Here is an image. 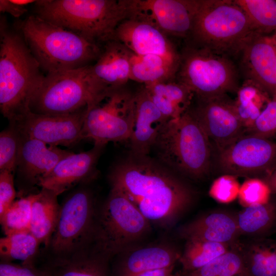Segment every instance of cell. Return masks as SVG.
Returning <instances> with one entry per match:
<instances>
[{"instance_id":"cell-2","label":"cell","mask_w":276,"mask_h":276,"mask_svg":"<svg viewBox=\"0 0 276 276\" xmlns=\"http://www.w3.org/2000/svg\"><path fill=\"white\" fill-rule=\"evenodd\" d=\"M20 33L0 26V108L13 122L29 111L34 94L44 76Z\"/></svg>"},{"instance_id":"cell-40","label":"cell","mask_w":276,"mask_h":276,"mask_svg":"<svg viewBox=\"0 0 276 276\" xmlns=\"http://www.w3.org/2000/svg\"><path fill=\"white\" fill-rule=\"evenodd\" d=\"M0 276H51L42 268L34 265L17 264L12 262L1 261Z\"/></svg>"},{"instance_id":"cell-31","label":"cell","mask_w":276,"mask_h":276,"mask_svg":"<svg viewBox=\"0 0 276 276\" xmlns=\"http://www.w3.org/2000/svg\"><path fill=\"white\" fill-rule=\"evenodd\" d=\"M173 276H246L242 244L198 269L179 270Z\"/></svg>"},{"instance_id":"cell-11","label":"cell","mask_w":276,"mask_h":276,"mask_svg":"<svg viewBox=\"0 0 276 276\" xmlns=\"http://www.w3.org/2000/svg\"><path fill=\"white\" fill-rule=\"evenodd\" d=\"M98 211L87 188H79L66 197L50 244L55 256L68 255L92 244Z\"/></svg>"},{"instance_id":"cell-23","label":"cell","mask_w":276,"mask_h":276,"mask_svg":"<svg viewBox=\"0 0 276 276\" xmlns=\"http://www.w3.org/2000/svg\"><path fill=\"white\" fill-rule=\"evenodd\" d=\"M178 233L185 240L198 239L227 244L239 243L241 236L236 215L225 212L199 216L180 227Z\"/></svg>"},{"instance_id":"cell-44","label":"cell","mask_w":276,"mask_h":276,"mask_svg":"<svg viewBox=\"0 0 276 276\" xmlns=\"http://www.w3.org/2000/svg\"><path fill=\"white\" fill-rule=\"evenodd\" d=\"M263 180L269 187L271 193L276 194V167Z\"/></svg>"},{"instance_id":"cell-33","label":"cell","mask_w":276,"mask_h":276,"mask_svg":"<svg viewBox=\"0 0 276 276\" xmlns=\"http://www.w3.org/2000/svg\"><path fill=\"white\" fill-rule=\"evenodd\" d=\"M248 16L256 32L272 35L276 32V0H234Z\"/></svg>"},{"instance_id":"cell-35","label":"cell","mask_w":276,"mask_h":276,"mask_svg":"<svg viewBox=\"0 0 276 276\" xmlns=\"http://www.w3.org/2000/svg\"><path fill=\"white\" fill-rule=\"evenodd\" d=\"M144 86L149 91L165 98L182 114L191 106L194 96L186 86L174 80Z\"/></svg>"},{"instance_id":"cell-43","label":"cell","mask_w":276,"mask_h":276,"mask_svg":"<svg viewBox=\"0 0 276 276\" xmlns=\"http://www.w3.org/2000/svg\"><path fill=\"white\" fill-rule=\"evenodd\" d=\"M175 266L153 270L144 272L137 276H173Z\"/></svg>"},{"instance_id":"cell-46","label":"cell","mask_w":276,"mask_h":276,"mask_svg":"<svg viewBox=\"0 0 276 276\" xmlns=\"http://www.w3.org/2000/svg\"><path fill=\"white\" fill-rule=\"evenodd\" d=\"M273 37V38L274 39V41H275V44H276V32L275 33H274L273 34H272Z\"/></svg>"},{"instance_id":"cell-29","label":"cell","mask_w":276,"mask_h":276,"mask_svg":"<svg viewBox=\"0 0 276 276\" xmlns=\"http://www.w3.org/2000/svg\"><path fill=\"white\" fill-rule=\"evenodd\" d=\"M240 243L227 244L198 239L186 240L178 260L181 266L180 270L190 271L198 269Z\"/></svg>"},{"instance_id":"cell-27","label":"cell","mask_w":276,"mask_h":276,"mask_svg":"<svg viewBox=\"0 0 276 276\" xmlns=\"http://www.w3.org/2000/svg\"><path fill=\"white\" fill-rule=\"evenodd\" d=\"M130 52V80L149 85L173 81L178 67L155 55H138Z\"/></svg>"},{"instance_id":"cell-10","label":"cell","mask_w":276,"mask_h":276,"mask_svg":"<svg viewBox=\"0 0 276 276\" xmlns=\"http://www.w3.org/2000/svg\"><path fill=\"white\" fill-rule=\"evenodd\" d=\"M135 93L121 87L100 93L86 108L83 135L96 144L128 141L133 121Z\"/></svg>"},{"instance_id":"cell-32","label":"cell","mask_w":276,"mask_h":276,"mask_svg":"<svg viewBox=\"0 0 276 276\" xmlns=\"http://www.w3.org/2000/svg\"><path fill=\"white\" fill-rule=\"evenodd\" d=\"M40 245V242L30 231L6 235L0 239L1 261L20 260L22 264L34 265Z\"/></svg>"},{"instance_id":"cell-30","label":"cell","mask_w":276,"mask_h":276,"mask_svg":"<svg viewBox=\"0 0 276 276\" xmlns=\"http://www.w3.org/2000/svg\"><path fill=\"white\" fill-rule=\"evenodd\" d=\"M270 99L253 82L244 80L237 91V97L234 100V103L237 114L245 131L253 126Z\"/></svg>"},{"instance_id":"cell-42","label":"cell","mask_w":276,"mask_h":276,"mask_svg":"<svg viewBox=\"0 0 276 276\" xmlns=\"http://www.w3.org/2000/svg\"><path fill=\"white\" fill-rule=\"evenodd\" d=\"M27 9L26 6L17 4L12 0H0V11L8 13L14 17H19Z\"/></svg>"},{"instance_id":"cell-26","label":"cell","mask_w":276,"mask_h":276,"mask_svg":"<svg viewBox=\"0 0 276 276\" xmlns=\"http://www.w3.org/2000/svg\"><path fill=\"white\" fill-rule=\"evenodd\" d=\"M246 276H276V241L255 238L242 244Z\"/></svg>"},{"instance_id":"cell-16","label":"cell","mask_w":276,"mask_h":276,"mask_svg":"<svg viewBox=\"0 0 276 276\" xmlns=\"http://www.w3.org/2000/svg\"><path fill=\"white\" fill-rule=\"evenodd\" d=\"M239 72L263 90L276 97V44L272 35L254 32L244 42L238 55Z\"/></svg>"},{"instance_id":"cell-36","label":"cell","mask_w":276,"mask_h":276,"mask_svg":"<svg viewBox=\"0 0 276 276\" xmlns=\"http://www.w3.org/2000/svg\"><path fill=\"white\" fill-rule=\"evenodd\" d=\"M20 135L11 125L0 133V171L14 173L20 144Z\"/></svg>"},{"instance_id":"cell-20","label":"cell","mask_w":276,"mask_h":276,"mask_svg":"<svg viewBox=\"0 0 276 276\" xmlns=\"http://www.w3.org/2000/svg\"><path fill=\"white\" fill-rule=\"evenodd\" d=\"M20 135L16 170L25 188L38 186L40 179L48 175L61 159L72 153L57 146Z\"/></svg>"},{"instance_id":"cell-39","label":"cell","mask_w":276,"mask_h":276,"mask_svg":"<svg viewBox=\"0 0 276 276\" xmlns=\"http://www.w3.org/2000/svg\"><path fill=\"white\" fill-rule=\"evenodd\" d=\"M237 176L224 174L216 178L209 190L210 196L221 203H228L238 197L240 186Z\"/></svg>"},{"instance_id":"cell-13","label":"cell","mask_w":276,"mask_h":276,"mask_svg":"<svg viewBox=\"0 0 276 276\" xmlns=\"http://www.w3.org/2000/svg\"><path fill=\"white\" fill-rule=\"evenodd\" d=\"M86 108L61 116L39 114L29 111L10 125L22 136L51 146H72L84 139Z\"/></svg>"},{"instance_id":"cell-8","label":"cell","mask_w":276,"mask_h":276,"mask_svg":"<svg viewBox=\"0 0 276 276\" xmlns=\"http://www.w3.org/2000/svg\"><path fill=\"white\" fill-rule=\"evenodd\" d=\"M177 81L197 98H209L237 91L239 72L230 57L192 43L180 53Z\"/></svg>"},{"instance_id":"cell-38","label":"cell","mask_w":276,"mask_h":276,"mask_svg":"<svg viewBox=\"0 0 276 276\" xmlns=\"http://www.w3.org/2000/svg\"><path fill=\"white\" fill-rule=\"evenodd\" d=\"M245 134L272 140L276 139V97L271 99Z\"/></svg>"},{"instance_id":"cell-18","label":"cell","mask_w":276,"mask_h":276,"mask_svg":"<svg viewBox=\"0 0 276 276\" xmlns=\"http://www.w3.org/2000/svg\"><path fill=\"white\" fill-rule=\"evenodd\" d=\"M180 255L181 251L169 242L136 245L113 258L111 276H137L148 271L175 266Z\"/></svg>"},{"instance_id":"cell-6","label":"cell","mask_w":276,"mask_h":276,"mask_svg":"<svg viewBox=\"0 0 276 276\" xmlns=\"http://www.w3.org/2000/svg\"><path fill=\"white\" fill-rule=\"evenodd\" d=\"M255 31L245 12L232 0H200L192 44L220 54L237 56Z\"/></svg>"},{"instance_id":"cell-4","label":"cell","mask_w":276,"mask_h":276,"mask_svg":"<svg viewBox=\"0 0 276 276\" xmlns=\"http://www.w3.org/2000/svg\"><path fill=\"white\" fill-rule=\"evenodd\" d=\"M18 29L41 68L47 74L90 65L89 63L96 61L102 51L100 44L35 14L21 21Z\"/></svg>"},{"instance_id":"cell-28","label":"cell","mask_w":276,"mask_h":276,"mask_svg":"<svg viewBox=\"0 0 276 276\" xmlns=\"http://www.w3.org/2000/svg\"><path fill=\"white\" fill-rule=\"evenodd\" d=\"M241 235L261 238L276 225V203L269 201L244 208L236 215Z\"/></svg>"},{"instance_id":"cell-19","label":"cell","mask_w":276,"mask_h":276,"mask_svg":"<svg viewBox=\"0 0 276 276\" xmlns=\"http://www.w3.org/2000/svg\"><path fill=\"white\" fill-rule=\"evenodd\" d=\"M105 145L94 144L90 150L70 154L61 159L41 178L38 186L58 196L77 184L89 182L98 175L97 164Z\"/></svg>"},{"instance_id":"cell-3","label":"cell","mask_w":276,"mask_h":276,"mask_svg":"<svg viewBox=\"0 0 276 276\" xmlns=\"http://www.w3.org/2000/svg\"><path fill=\"white\" fill-rule=\"evenodd\" d=\"M132 0H39L36 15L97 43L112 40L131 14Z\"/></svg>"},{"instance_id":"cell-37","label":"cell","mask_w":276,"mask_h":276,"mask_svg":"<svg viewBox=\"0 0 276 276\" xmlns=\"http://www.w3.org/2000/svg\"><path fill=\"white\" fill-rule=\"evenodd\" d=\"M271 193L264 180L250 177L240 186L238 198L240 204L246 208L268 202Z\"/></svg>"},{"instance_id":"cell-22","label":"cell","mask_w":276,"mask_h":276,"mask_svg":"<svg viewBox=\"0 0 276 276\" xmlns=\"http://www.w3.org/2000/svg\"><path fill=\"white\" fill-rule=\"evenodd\" d=\"M130 52L123 44L112 39L104 43L90 72L104 90L121 87L130 80Z\"/></svg>"},{"instance_id":"cell-45","label":"cell","mask_w":276,"mask_h":276,"mask_svg":"<svg viewBox=\"0 0 276 276\" xmlns=\"http://www.w3.org/2000/svg\"><path fill=\"white\" fill-rule=\"evenodd\" d=\"M12 1L14 3L17 4L25 6H27V5L32 4V3L35 4L37 2V1H34V0H12Z\"/></svg>"},{"instance_id":"cell-7","label":"cell","mask_w":276,"mask_h":276,"mask_svg":"<svg viewBox=\"0 0 276 276\" xmlns=\"http://www.w3.org/2000/svg\"><path fill=\"white\" fill-rule=\"evenodd\" d=\"M152 225L121 192L111 188L98 209L92 245L112 259L136 245L151 232Z\"/></svg>"},{"instance_id":"cell-15","label":"cell","mask_w":276,"mask_h":276,"mask_svg":"<svg viewBox=\"0 0 276 276\" xmlns=\"http://www.w3.org/2000/svg\"><path fill=\"white\" fill-rule=\"evenodd\" d=\"M200 0H132L131 15L150 22L166 35L187 37Z\"/></svg>"},{"instance_id":"cell-14","label":"cell","mask_w":276,"mask_h":276,"mask_svg":"<svg viewBox=\"0 0 276 276\" xmlns=\"http://www.w3.org/2000/svg\"><path fill=\"white\" fill-rule=\"evenodd\" d=\"M197 104L189 109L203 128L218 151L245 134L236 111L234 100L227 95L197 98Z\"/></svg>"},{"instance_id":"cell-34","label":"cell","mask_w":276,"mask_h":276,"mask_svg":"<svg viewBox=\"0 0 276 276\" xmlns=\"http://www.w3.org/2000/svg\"><path fill=\"white\" fill-rule=\"evenodd\" d=\"M36 193H31L15 200L0 216L5 236L29 231L32 204Z\"/></svg>"},{"instance_id":"cell-41","label":"cell","mask_w":276,"mask_h":276,"mask_svg":"<svg viewBox=\"0 0 276 276\" xmlns=\"http://www.w3.org/2000/svg\"><path fill=\"white\" fill-rule=\"evenodd\" d=\"M15 196L14 174L0 171V216L15 201Z\"/></svg>"},{"instance_id":"cell-21","label":"cell","mask_w":276,"mask_h":276,"mask_svg":"<svg viewBox=\"0 0 276 276\" xmlns=\"http://www.w3.org/2000/svg\"><path fill=\"white\" fill-rule=\"evenodd\" d=\"M168 121L152 101L144 86L135 93L134 118L128 141L129 154L149 155L159 131Z\"/></svg>"},{"instance_id":"cell-12","label":"cell","mask_w":276,"mask_h":276,"mask_svg":"<svg viewBox=\"0 0 276 276\" xmlns=\"http://www.w3.org/2000/svg\"><path fill=\"white\" fill-rule=\"evenodd\" d=\"M218 152V164L224 174L266 176L276 167V142L257 136L244 134Z\"/></svg>"},{"instance_id":"cell-24","label":"cell","mask_w":276,"mask_h":276,"mask_svg":"<svg viewBox=\"0 0 276 276\" xmlns=\"http://www.w3.org/2000/svg\"><path fill=\"white\" fill-rule=\"evenodd\" d=\"M110 261L90 245L68 255L55 256L42 268L51 276H111Z\"/></svg>"},{"instance_id":"cell-17","label":"cell","mask_w":276,"mask_h":276,"mask_svg":"<svg viewBox=\"0 0 276 276\" xmlns=\"http://www.w3.org/2000/svg\"><path fill=\"white\" fill-rule=\"evenodd\" d=\"M138 55L160 56L179 67L180 53L156 27L139 17L130 16L117 28L113 39Z\"/></svg>"},{"instance_id":"cell-5","label":"cell","mask_w":276,"mask_h":276,"mask_svg":"<svg viewBox=\"0 0 276 276\" xmlns=\"http://www.w3.org/2000/svg\"><path fill=\"white\" fill-rule=\"evenodd\" d=\"M152 149L159 162L191 178H202L210 171L211 141L189 108L164 125Z\"/></svg>"},{"instance_id":"cell-9","label":"cell","mask_w":276,"mask_h":276,"mask_svg":"<svg viewBox=\"0 0 276 276\" xmlns=\"http://www.w3.org/2000/svg\"><path fill=\"white\" fill-rule=\"evenodd\" d=\"M89 66L47 74L31 99L29 111L61 116L86 107L104 91L92 76Z\"/></svg>"},{"instance_id":"cell-25","label":"cell","mask_w":276,"mask_h":276,"mask_svg":"<svg viewBox=\"0 0 276 276\" xmlns=\"http://www.w3.org/2000/svg\"><path fill=\"white\" fill-rule=\"evenodd\" d=\"M58 195L44 188L36 193L32 208L29 231L41 244L50 245L60 212Z\"/></svg>"},{"instance_id":"cell-1","label":"cell","mask_w":276,"mask_h":276,"mask_svg":"<svg viewBox=\"0 0 276 276\" xmlns=\"http://www.w3.org/2000/svg\"><path fill=\"white\" fill-rule=\"evenodd\" d=\"M111 188L123 193L152 225L167 229L189 208L191 188L157 159L131 154L111 170Z\"/></svg>"}]
</instances>
